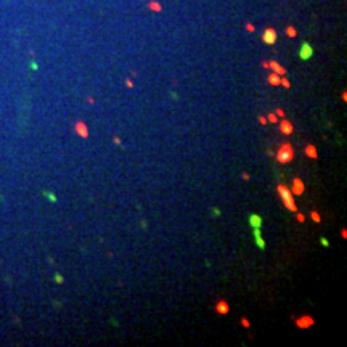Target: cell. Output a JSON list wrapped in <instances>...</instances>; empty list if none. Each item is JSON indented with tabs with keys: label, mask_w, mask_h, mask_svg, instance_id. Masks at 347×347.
I'll use <instances>...</instances> for the list:
<instances>
[{
	"label": "cell",
	"mask_w": 347,
	"mask_h": 347,
	"mask_svg": "<svg viewBox=\"0 0 347 347\" xmlns=\"http://www.w3.org/2000/svg\"><path fill=\"white\" fill-rule=\"evenodd\" d=\"M276 193H278V196H280V198H281L283 204H285V207H286L288 211H291V212H297V204H296V201H294V195L291 193L289 186L278 185V186H276Z\"/></svg>",
	"instance_id": "6da1fadb"
},
{
	"label": "cell",
	"mask_w": 347,
	"mask_h": 347,
	"mask_svg": "<svg viewBox=\"0 0 347 347\" xmlns=\"http://www.w3.org/2000/svg\"><path fill=\"white\" fill-rule=\"evenodd\" d=\"M294 159V148L289 143H283L276 151V161L280 164H286Z\"/></svg>",
	"instance_id": "7a4b0ae2"
},
{
	"label": "cell",
	"mask_w": 347,
	"mask_h": 347,
	"mask_svg": "<svg viewBox=\"0 0 347 347\" xmlns=\"http://www.w3.org/2000/svg\"><path fill=\"white\" fill-rule=\"evenodd\" d=\"M313 47L310 45L309 42H302V45H300V50H299V57H300V60L302 61H309L312 57H313Z\"/></svg>",
	"instance_id": "3957f363"
},
{
	"label": "cell",
	"mask_w": 347,
	"mask_h": 347,
	"mask_svg": "<svg viewBox=\"0 0 347 347\" xmlns=\"http://www.w3.org/2000/svg\"><path fill=\"white\" fill-rule=\"evenodd\" d=\"M289 190H291V193H293L294 196H300L302 193L305 191V185H304V182L300 180V178H293V183H291V186H289Z\"/></svg>",
	"instance_id": "277c9868"
},
{
	"label": "cell",
	"mask_w": 347,
	"mask_h": 347,
	"mask_svg": "<svg viewBox=\"0 0 347 347\" xmlns=\"http://www.w3.org/2000/svg\"><path fill=\"white\" fill-rule=\"evenodd\" d=\"M313 325H315V320H313L310 315H302V317L296 318V326L300 328V330H307V328L313 326Z\"/></svg>",
	"instance_id": "5b68a950"
},
{
	"label": "cell",
	"mask_w": 347,
	"mask_h": 347,
	"mask_svg": "<svg viewBox=\"0 0 347 347\" xmlns=\"http://www.w3.org/2000/svg\"><path fill=\"white\" fill-rule=\"evenodd\" d=\"M276 39H278V36H276V31H275V29L267 27V29L264 31V34H262L264 43H267V45H273V43L276 42Z\"/></svg>",
	"instance_id": "8992f818"
},
{
	"label": "cell",
	"mask_w": 347,
	"mask_h": 347,
	"mask_svg": "<svg viewBox=\"0 0 347 347\" xmlns=\"http://www.w3.org/2000/svg\"><path fill=\"white\" fill-rule=\"evenodd\" d=\"M278 127H280V132L283 133V135H293V132H294V127H293V124L288 121V119H281V121H278Z\"/></svg>",
	"instance_id": "52a82bcc"
},
{
	"label": "cell",
	"mask_w": 347,
	"mask_h": 347,
	"mask_svg": "<svg viewBox=\"0 0 347 347\" xmlns=\"http://www.w3.org/2000/svg\"><path fill=\"white\" fill-rule=\"evenodd\" d=\"M252 235H254L255 246H257V248H259L260 251H264V249L267 248V243H265V240L262 238V231H260V228H252Z\"/></svg>",
	"instance_id": "ba28073f"
},
{
	"label": "cell",
	"mask_w": 347,
	"mask_h": 347,
	"mask_svg": "<svg viewBox=\"0 0 347 347\" xmlns=\"http://www.w3.org/2000/svg\"><path fill=\"white\" fill-rule=\"evenodd\" d=\"M248 222H249L251 228H260V230H262V227H264V219H262L259 214H251L249 219H248Z\"/></svg>",
	"instance_id": "9c48e42d"
},
{
	"label": "cell",
	"mask_w": 347,
	"mask_h": 347,
	"mask_svg": "<svg viewBox=\"0 0 347 347\" xmlns=\"http://www.w3.org/2000/svg\"><path fill=\"white\" fill-rule=\"evenodd\" d=\"M214 310H216V313L217 315H227V313L230 312V305H228V302L227 300H219L217 304H216V307H214Z\"/></svg>",
	"instance_id": "30bf717a"
},
{
	"label": "cell",
	"mask_w": 347,
	"mask_h": 347,
	"mask_svg": "<svg viewBox=\"0 0 347 347\" xmlns=\"http://www.w3.org/2000/svg\"><path fill=\"white\" fill-rule=\"evenodd\" d=\"M74 130H76L77 135L82 137V138H87V137H88V129H87V126H85V122H82V121H77V122H76Z\"/></svg>",
	"instance_id": "8fae6325"
},
{
	"label": "cell",
	"mask_w": 347,
	"mask_h": 347,
	"mask_svg": "<svg viewBox=\"0 0 347 347\" xmlns=\"http://www.w3.org/2000/svg\"><path fill=\"white\" fill-rule=\"evenodd\" d=\"M268 69H272V72H275L278 76H285L286 74V69L280 63H276V61H268Z\"/></svg>",
	"instance_id": "7c38bea8"
},
{
	"label": "cell",
	"mask_w": 347,
	"mask_h": 347,
	"mask_svg": "<svg viewBox=\"0 0 347 347\" xmlns=\"http://www.w3.org/2000/svg\"><path fill=\"white\" fill-rule=\"evenodd\" d=\"M304 153H305V156H309L310 159H317L318 158V151H317V148L313 146V145H307Z\"/></svg>",
	"instance_id": "4fadbf2b"
},
{
	"label": "cell",
	"mask_w": 347,
	"mask_h": 347,
	"mask_svg": "<svg viewBox=\"0 0 347 347\" xmlns=\"http://www.w3.org/2000/svg\"><path fill=\"white\" fill-rule=\"evenodd\" d=\"M280 81H281V76H278V74H275V72H270L267 76V82L270 84V85H280Z\"/></svg>",
	"instance_id": "5bb4252c"
},
{
	"label": "cell",
	"mask_w": 347,
	"mask_h": 347,
	"mask_svg": "<svg viewBox=\"0 0 347 347\" xmlns=\"http://www.w3.org/2000/svg\"><path fill=\"white\" fill-rule=\"evenodd\" d=\"M148 8L153 10V12H161V10H162V7H161L159 2H150V3H148Z\"/></svg>",
	"instance_id": "9a60e30c"
},
{
	"label": "cell",
	"mask_w": 347,
	"mask_h": 347,
	"mask_svg": "<svg viewBox=\"0 0 347 347\" xmlns=\"http://www.w3.org/2000/svg\"><path fill=\"white\" fill-rule=\"evenodd\" d=\"M278 119H280V117H278L275 113H270V114L267 116V122H268V124H276Z\"/></svg>",
	"instance_id": "2e32d148"
},
{
	"label": "cell",
	"mask_w": 347,
	"mask_h": 347,
	"mask_svg": "<svg viewBox=\"0 0 347 347\" xmlns=\"http://www.w3.org/2000/svg\"><path fill=\"white\" fill-rule=\"evenodd\" d=\"M42 195H43V196H45V198H47V199L50 201V203H57V201H58V198H57V196H55L53 193H50V191H43Z\"/></svg>",
	"instance_id": "e0dca14e"
},
{
	"label": "cell",
	"mask_w": 347,
	"mask_h": 347,
	"mask_svg": "<svg viewBox=\"0 0 347 347\" xmlns=\"http://www.w3.org/2000/svg\"><path fill=\"white\" fill-rule=\"evenodd\" d=\"M310 217H312L313 222H317V223L321 222V216H320V212H317V211H312V212H310Z\"/></svg>",
	"instance_id": "ac0fdd59"
},
{
	"label": "cell",
	"mask_w": 347,
	"mask_h": 347,
	"mask_svg": "<svg viewBox=\"0 0 347 347\" xmlns=\"http://www.w3.org/2000/svg\"><path fill=\"white\" fill-rule=\"evenodd\" d=\"M286 34H288L289 37H296V36H297V31H296V27H293V26H288V27H286Z\"/></svg>",
	"instance_id": "d6986e66"
},
{
	"label": "cell",
	"mask_w": 347,
	"mask_h": 347,
	"mask_svg": "<svg viewBox=\"0 0 347 347\" xmlns=\"http://www.w3.org/2000/svg\"><path fill=\"white\" fill-rule=\"evenodd\" d=\"M240 323H241L243 328H251V321L246 318V317H241V318H240Z\"/></svg>",
	"instance_id": "ffe728a7"
},
{
	"label": "cell",
	"mask_w": 347,
	"mask_h": 347,
	"mask_svg": "<svg viewBox=\"0 0 347 347\" xmlns=\"http://www.w3.org/2000/svg\"><path fill=\"white\" fill-rule=\"evenodd\" d=\"M280 85H283V87H285V88H289V87H291V84H289V81H288V79H286V77H285V76H281V81H280Z\"/></svg>",
	"instance_id": "44dd1931"
},
{
	"label": "cell",
	"mask_w": 347,
	"mask_h": 347,
	"mask_svg": "<svg viewBox=\"0 0 347 347\" xmlns=\"http://www.w3.org/2000/svg\"><path fill=\"white\" fill-rule=\"evenodd\" d=\"M320 244H321V246H325V248H330V241H328L326 238H325V236H321V238H320Z\"/></svg>",
	"instance_id": "7402d4cb"
},
{
	"label": "cell",
	"mask_w": 347,
	"mask_h": 347,
	"mask_svg": "<svg viewBox=\"0 0 347 347\" xmlns=\"http://www.w3.org/2000/svg\"><path fill=\"white\" fill-rule=\"evenodd\" d=\"M296 219H297V222H300V223H304V222H305V216H304V214H300V212H297Z\"/></svg>",
	"instance_id": "603a6c76"
},
{
	"label": "cell",
	"mask_w": 347,
	"mask_h": 347,
	"mask_svg": "<svg viewBox=\"0 0 347 347\" xmlns=\"http://www.w3.org/2000/svg\"><path fill=\"white\" fill-rule=\"evenodd\" d=\"M55 281H57V283H60V285H61V283L64 281V278H63V276H61L60 273H57V275H55Z\"/></svg>",
	"instance_id": "cb8c5ba5"
},
{
	"label": "cell",
	"mask_w": 347,
	"mask_h": 347,
	"mask_svg": "<svg viewBox=\"0 0 347 347\" xmlns=\"http://www.w3.org/2000/svg\"><path fill=\"white\" fill-rule=\"evenodd\" d=\"M275 114H276V116H278V117H285V111H283V109H280V108H278V109H276V113H275Z\"/></svg>",
	"instance_id": "d4e9b609"
},
{
	"label": "cell",
	"mask_w": 347,
	"mask_h": 347,
	"mask_svg": "<svg viewBox=\"0 0 347 347\" xmlns=\"http://www.w3.org/2000/svg\"><path fill=\"white\" fill-rule=\"evenodd\" d=\"M246 29H248V31H249V32H254V31H255V27H254V24H251V23H248V24H246Z\"/></svg>",
	"instance_id": "484cf974"
},
{
	"label": "cell",
	"mask_w": 347,
	"mask_h": 347,
	"mask_svg": "<svg viewBox=\"0 0 347 347\" xmlns=\"http://www.w3.org/2000/svg\"><path fill=\"white\" fill-rule=\"evenodd\" d=\"M113 141H114V145H117V146H121V145H122V140H121L119 137H114Z\"/></svg>",
	"instance_id": "4316f807"
},
{
	"label": "cell",
	"mask_w": 347,
	"mask_h": 347,
	"mask_svg": "<svg viewBox=\"0 0 347 347\" xmlns=\"http://www.w3.org/2000/svg\"><path fill=\"white\" fill-rule=\"evenodd\" d=\"M259 124H262V126H265V124H268V122H267V117H264V116H260V117H259Z\"/></svg>",
	"instance_id": "83f0119b"
},
{
	"label": "cell",
	"mask_w": 347,
	"mask_h": 347,
	"mask_svg": "<svg viewBox=\"0 0 347 347\" xmlns=\"http://www.w3.org/2000/svg\"><path fill=\"white\" fill-rule=\"evenodd\" d=\"M212 214H214V216H216V217H219V216H220V209H217V207H214V209H212Z\"/></svg>",
	"instance_id": "f1b7e54d"
},
{
	"label": "cell",
	"mask_w": 347,
	"mask_h": 347,
	"mask_svg": "<svg viewBox=\"0 0 347 347\" xmlns=\"http://www.w3.org/2000/svg\"><path fill=\"white\" fill-rule=\"evenodd\" d=\"M341 236H342L344 240H347V230H345V228H342V230H341Z\"/></svg>",
	"instance_id": "f546056e"
},
{
	"label": "cell",
	"mask_w": 347,
	"mask_h": 347,
	"mask_svg": "<svg viewBox=\"0 0 347 347\" xmlns=\"http://www.w3.org/2000/svg\"><path fill=\"white\" fill-rule=\"evenodd\" d=\"M126 85H127L129 88H132V87H133V82H132V79H127V81H126Z\"/></svg>",
	"instance_id": "4dcf8cb0"
},
{
	"label": "cell",
	"mask_w": 347,
	"mask_h": 347,
	"mask_svg": "<svg viewBox=\"0 0 347 347\" xmlns=\"http://www.w3.org/2000/svg\"><path fill=\"white\" fill-rule=\"evenodd\" d=\"M241 177H243V180H249V174H248V172H243Z\"/></svg>",
	"instance_id": "1f68e13d"
},
{
	"label": "cell",
	"mask_w": 347,
	"mask_h": 347,
	"mask_svg": "<svg viewBox=\"0 0 347 347\" xmlns=\"http://www.w3.org/2000/svg\"><path fill=\"white\" fill-rule=\"evenodd\" d=\"M342 102H347V92H342Z\"/></svg>",
	"instance_id": "d6a6232c"
},
{
	"label": "cell",
	"mask_w": 347,
	"mask_h": 347,
	"mask_svg": "<svg viewBox=\"0 0 347 347\" xmlns=\"http://www.w3.org/2000/svg\"><path fill=\"white\" fill-rule=\"evenodd\" d=\"M262 68H267V69H268V61H262Z\"/></svg>",
	"instance_id": "836d02e7"
}]
</instances>
